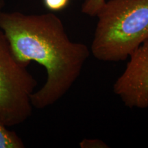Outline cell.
<instances>
[{"label": "cell", "mask_w": 148, "mask_h": 148, "mask_svg": "<svg viewBox=\"0 0 148 148\" xmlns=\"http://www.w3.org/2000/svg\"><path fill=\"white\" fill-rule=\"evenodd\" d=\"M96 16L90 51L97 60H126L148 39V0H110Z\"/></svg>", "instance_id": "cell-2"}, {"label": "cell", "mask_w": 148, "mask_h": 148, "mask_svg": "<svg viewBox=\"0 0 148 148\" xmlns=\"http://www.w3.org/2000/svg\"><path fill=\"white\" fill-rule=\"evenodd\" d=\"M105 2L106 0H84L82 12L87 15L96 16Z\"/></svg>", "instance_id": "cell-6"}, {"label": "cell", "mask_w": 148, "mask_h": 148, "mask_svg": "<svg viewBox=\"0 0 148 148\" xmlns=\"http://www.w3.org/2000/svg\"><path fill=\"white\" fill-rule=\"evenodd\" d=\"M70 0H43L45 7L52 12L63 10L69 5Z\"/></svg>", "instance_id": "cell-7"}, {"label": "cell", "mask_w": 148, "mask_h": 148, "mask_svg": "<svg viewBox=\"0 0 148 148\" xmlns=\"http://www.w3.org/2000/svg\"><path fill=\"white\" fill-rule=\"evenodd\" d=\"M129 57L125 71L114 84V92L127 107L148 108V39Z\"/></svg>", "instance_id": "cell-4"}, {"label": "cell", "mask_w": 148, "mask_h": 148, "mask_svg": "<svg viewBox=\"0 0 148 148\" xmlns=\"http://www.w3.org/2000/svg\"><path fill=\"white\" fill-rule=\"evenodd\" d=\"M27 66L16 58L0 29V124L5 127L21 124L32 114L37 82Z\"/></svg>", "instance_id": "cell-3"}, {"label": "cell", "mask_w": 148, "mask_h": 148, "mask_svg": "<svg viewBox=\"0 0 148 148\" xmlns=\"http://www.w3.org/2000/svg\"><path fill=\"white\" fill-rule=\"evenodd\" d=\"M0 29L16 58L28 66L34 61L47 71L42 87L31 95L32 106L45 108L57 102L80 75L90 56L87 46L71 41L55 14L0 12Z\"/></svg>", "instance_id": "cell-1"}, {"label": "cell", "mask_w": 148, "mask_h": 148, "mask_svg": "<svg viewBox=\"0 0 148 148\" xmlns=\"http://www.w3.org/2000/svg\"><path fill=\"white\" fill-rule=\"evenodd\" d=\"M82 148H105L108 147L106 144L99 139H84L79 143Z\"/></svg>", "instance_id": "cell-8"}, {"label": "cell", "mask_w": 148, "mask_h": 148, "mask_svg": "<svg viewBox=\"0 0 148 148\" xmlns=\"http://www.w3.org/2000/svg\"><path fill=\"white\" fill-rule=\"evenodd\" d=\"M7 0H0V12L2 11L3 8H4L5 3H6Z\"/></svg>", "instance_id": "cell-9"}, {"label": "cell", "mask_w": 148, "mask_h": 148, "mask_svg": "<svg viewBox=\"0 0 148 148\" xmlns=\"http://www.w3.org/2000/svg\"><path fill=\"white\" fill-rule=\"evenodd\" d=\"M23 140L14 131L0 124V148H23Z\"/></svg>", "instance_id": "cell-5"}]
</instances>
